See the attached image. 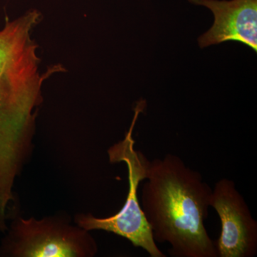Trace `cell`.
<instances>
[{"label": "cell", "instance_id": "cell-3", "mask_svg": "<svg viewBox=\"0 0 257 257\" xmlns=\"http://www.w3.org/2000/svg\"><path fill=\"white\" fill-rule=\"evenodd\" d=\"M145 101H140L135 108L131 126L124 140L108 150L111 163L123 162L127 167L128 192L123 207L114 215L97 218L92 214H81L76 221L79 228L89 231L101 230L128 239L134 246L143 248L151 257H165L158 248L150 225L144 215L138 199L140 184L148 177L150 162L141 151L135 149L133 134L139 114L143 111Z\"/></svg>", "mask_w": 257, "mask_h": 257}, {"label": "cell", "instance_id": "cell-6", "mask_svg": "<svg viewBox=\"0 0 257 257\" xmlns=\"http://www.w3.org/2000/svg\"><path fill=\"white\" fill-rule=\"evenodd\" d=\"M212 12L214 23L199 38L201 48L239 42L257 52V0H188Z\"/></svg>", "mask_w": 257, "mask_h": 257}, {"label": "cell", "instance_id": "cell-1", "mask_svg": "<svg viewBox=\"0 0 257 257\" xmlns=\"http://www.w3.org/2000/svg\"><path fill=\"white\" fill-rule=\"evenodd\" d=\"M42 20L40 10L30 9L14 20L5 15L0 29V219L15 206V180L31 147L42 86L67 71L62 64L40 69V46L32 33Z\"/></svg>", "mask_w": 257, "mask_h": 257}, {"label": "cell", "instance_id": "cell-2", "mask_svg": "<svg viewBox=\"0 0 257 257\" xmlns=\"http://www.w3.org/2000/svg\"><path fill=\"white\" fill-rule=\"evenodd\" d=\"M142 209L155 242L169 243L172 257H218L205 227L212 189L197 171L168 154L150 163Z\"/></svg>", "mask_w": 257, "mask_h": 257}, {"label": "cell", "instance_id": "cell-4", "mask_svg": "<svg viewBox=\"0 0 257 257\" xmlns=\"http://www.w3.org/2000/svg\"><path fill=\"white\" fill-rule=\"evenodd\" d=\"M96 245L88 231L53 220L18 219L5 243V253L19 257L92 256Z\"/></svg>", "mask_w": 257, "mask_h": 257}, {"label": "cell", "instance_id": "cell-5", "mask_svg": "<svg viewBox=\"0 0 257 257\" xmlns=\"http://www.w3.org/2000/svg\"><path fill=\"white\" fill-rule=\"evenodd\" d=\"M211 207L221 221L216 240L219 257H253L257 253V222L234 181L221 179L211 193Z\"/></svg>", "mask_w": 257, "mask_h": 257}]
</instances>
